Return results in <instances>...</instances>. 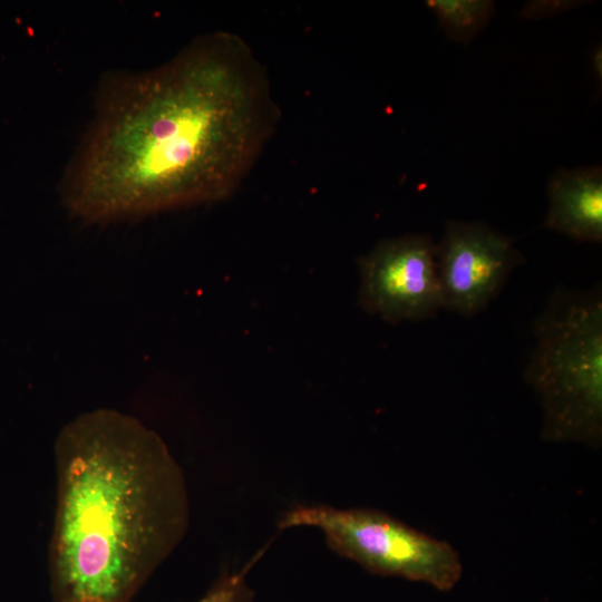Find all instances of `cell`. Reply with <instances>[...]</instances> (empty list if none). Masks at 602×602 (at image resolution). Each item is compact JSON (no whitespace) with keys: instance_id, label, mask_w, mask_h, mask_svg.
<instances>
[{"instance_id":"obj_2","label":"cell","mask_w":602,"mask_h":602,"mask_svg":"<svg viewBox=\"0 0 602 602\" xmlns=\"http://www.w3.org/2000/svg\"><path fill=\"white\" fill-rule=\"evenodd\" d=\"M54 454L52 601L130 602L190 526L181 465L155 430L110 408L65 425Z\"/></svg>"},{"instance_id":"obj_9","label":"cell","mask_w":602,"mask_h":602,"mask_svg":"<svg viewBox=\"0 0 602 602\" xmlns=\"http://www.w3.org/2000/svg\"><path fill=\"white\" fill-rule=\"evenodd\" d=\"M262 554L260 551L240 570L223 571L206 593L195 602H256L255 592L246 576Z\"/></svg>"},{"instance_id":"obj_6","label":"cell","mask_w":602,"mask_h":602,"mask_svg":"<svg viewBox=\"0 0 602 602\" xmlns=\"http://www.w3.org/2000/svg\"><path fill=\"white\" fill-rule=\"evenodd\" d=\"M435 260L443 309L465 317L485 310L525 262L509 236L484 222L455 220L446 223Z\"/></svg>"},{"instance_id":"obj_3","label":"cell","mask_w":602,"mask_h":602,"mask_svg":"<svg viewBox=\"0 0 602 602\" xmlns=\"http://www.w3.org/2000/svg\"><path fill=\"white\" fill-rule=\"evenodd\" d=\"M525 380L543 408L542 437L599 447L602 440V298L560 288L534 324Z\"/></svg>"},{"instance_id":"obj_4","label":"cell","mask_w":602,"mask_h":602,"mask_svg":"<svg viewBox=\"0 0 602 602\" xmlns=\"http://www.w3.org/2000/svg\"><path fill=\"white\" fill-rule=\"evenodd\" d=\"M315 527L338 555L366 571L419 582L448 592L463 575V563L446 541L423 533L378 509L299 505L278 521L281 530Z\"/></svg>"},{"instance_id":"obj_1","label":"cell","mask_w":602,"mask_h":602,"mask_svg":"<svg viewBox=\"0 0 602 602\" xmlns=\"http://www.w3.org/2000/svg\"><path fill=\"white\" fill-rule=\"evenodd\" d=\"M61 184L90 223L231 195L278 123L264 67L236 35L194 40L152 70L115 77Z\"/></svg>"},{"instance_id":"obj_7","label":"cell","mask_w":602,"mask_h":602,"mask_svg":"<svg viewBox=\"0 0 602 602\" xmlns=\"http://www.w3.org/2000/svg\"><path fill=\"white\" fill-rule=\"evenodd\" d=\"M548 198L546 229L580 242H601V167L559 169L550 178Z\"/></svg>"},{"instance_id":"obj_8","label":"cell","mask_w":602,"mask_h":602,"mask_svg":"<svg viewBox=\"0 0 602 602\" xmlns=\"http://www.w3.org/2000/svg\"><path fill=\"white\" fill-rule=\"evenodd\" d=\"M447 37L462 43L470 42L489 22L495 11L488 0H428Z\"/></svg>"},{"instance_id":"obj_5","label":"cell","mask_w":602,"mask_h":602,"mask_svg":"<svg viewBox=\"0 0 602 602\" xmlns=\"http://www.w3.org/2000/svg\"><path fill=\"white\" fill-rule=\"evenodd\" d=\"M435 247L428 234L381 240L359 260L361 309L390 323L434 318L443 309Z\"/></svg>"}]
</instances>
